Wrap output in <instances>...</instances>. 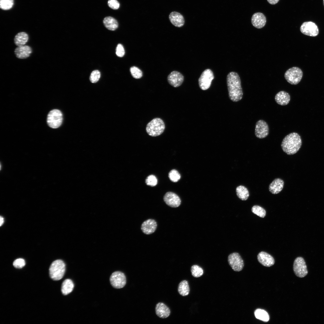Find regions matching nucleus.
<instances>
[{"mask_svg": "<svg viewBox=\"0 0 324 324\" xmlns=\"http://www.w3.org/2000/svg\"><path fill=\"white\" fill-rule=\"evenodd\" d=\"M226 81L230 99L235 102L241 100L243 93L238 74L234 72H230L227 75Z\"/></svg>", "mask_w": 324, "mask_h": 324, "instance_id": "1", "label": "nucleus"}, {"mask_svg": "<svg viewBox=\"0 0 324 324\" xmlns=\"http://www.w3.org/2000/svg\"><path fill=\"white\" fill-rule=\"evenodd\" d=\"M302 143L300 135L296 133H291L284 138L281 143V147L284 152L291 155L298 152L301 147Z\"/></svg>", "mask_w": 324, "mask_h": 324, "instance_id": "2", "label": "nucleus"}, {"mask_svg": "<svg viewBox=\"0 0 324 324\" xmlns=\"http://www.w3.org/2000/svg\"><path fill=\"white\" fill-rule=\"evenodd\" d=\"M165 129V125L163 121L160 118H156L147 124L146 130L149 135L155 137L162 134Z\"/></svg>", "mask_w": 324, "mask_h": 324, "instance_id": "3", "label": "nucleus"}, {"mask_svg": "<svg viewBox=\"0 0 324 324\" xmlns=\"http://www.w3.org/2000/svg\"><path fill=\"white\" fill-rule=\"evenodd\" d=\"M49 274L50 278L55 280L61 279L64 275L65 265L62 260H58L53 261L49 268Z\"/></svg>", "mask_w": 324, "mask_h": 324, "instance_id": "4", "label": "nucleus"}, {"mask_svg": "<svg viewBox=\"0 0 324 324\" xmlns=\"http://www.w3.org/2000/svg\"><path fill=\"white\" fill-rule=\"evenodd\" d=\"M302 76V70L299 68L296 67L288 69L284 74L286 80L290 84L294 85H297L300 82Z\"/></svg>", "mask_w": 324, "mask_h": 324, "instance_id": "5", "label": "nucleus"}, {"mask_svg": "<svg viewBox=\"0 0 324 324\" xmlns=\"http://www.w3.org/2000/svg\"><path fill=\"white\" fill-rule=\"evenodd\" d=\"M62 120V114L61 111L57 109H54L49 113L47 122L50 127L53 128H57L61 126Z\"/></svg>", "mask_w": 324, "mask_h": 324, "instance_id": "6", "label": "nucleus"}, {"mask_svg": "<svg viewBox=\"0 0 324 324\" xmlns=\"http://www.w3.org/2000/svg\"><path fill=\"white\" fill-rule=\"evenodd\" d=\"M214 78V76L212 70L209 69L205 70L199 79V84L200 88L203 90L208 89Z\"/></svg>", "mask_w": 324, "mask_h": 324, "instance_id": "7", "label": "nucleus"}, {"mask_svg": "<svg viewBox=\"0 0 324 324\" xmlns=\"http://www.w3.org/2000/svg\"><path fill=\"white\" fill-rule=\"evenodd\" d=\"M293 270L295 275L298 277L303 278L307 274L308 271L307 266L302 257H298L295 259L293 263Z\"/></svg>", "mask_w": 324, "mask_h": 324, "instance_id": "8", "label": "nucleus"}, {"mask_svg": "<svg viewBox=\"0 0 324 324\" xmlns=\"http://www.w3.org/2000/svg\"><path fill=\"white\" fill-rule=\"evenodd\" d=\"M110 280L111 285L114 288L120 289L125 286L126 283V277L123 272L116 271L110 276Z\"/></svg>", "mask_w": 324, "mask_h": 324, "instance_id": "9", "label": "nucleus"}, {"mask_svg": "<svg viewBox=\"0 0 324 324\" xmlns=\"http://www.w3.org/2000/svg\"><path fill=\"white\" fill-rule=\"evenodd\" d=\"M229 264L235 271H241L244 266L243 260L239 254L233 253L230 254L228 258Z\"/></svg>", "mask_w": 324, "mask_h": 324, "instance_id": "10", "label": "nucleus"}, {"mask_svg": "<svg viewBox=\"0 0 324 324\" xmlns=\"http://www.w3.org/2000/svg\"><path fill=\"white\" fill-rule=\"evenodd\" d=\"M300 30L303 34L312 37L317 36L319 32L317 26L311 21L303 22L300 27Z\"/></svg>", "mask_w": 324, "mask_h": 324, "instance_id": "11", "label": "nucleus"}, {"mask_svg": "<svg viewBox=\"0 0 324 324\" xmlns=\"http://www.w3.org/2000/svg\"><path fill=\"white\" fill-rule=\"evenodd\" d=\"M269 134V128L267 123L262 120H258L256 123L255 134L260 139L266 137Z\"/></svg>", "mask_w": 324, "mask_h": 324, "instance_id": "12", "label": "nucleus"}, {"mask_svg": "<svg viewBox=\"0 0 324 324\" xmlns=\"http://www.w3.org/2000/svg\"><path fill=\"white\" fill-rule=\"evenodd\" d=\"M164 200L167 205L172 208L178 207L181 203L179 197L175 193L170 192H167L165 194Z\"/></svg>", "mask_w": 324, "mask_h": 324, "instance_id": "13", "label": "nucleus"}, {"mask_svg": "<svg viewBox=\"0 0 324 324\" xmlns=\"http://www.w3.org/2000/svg\"><path fill=\"white\" fill-rule=\"evenodd\" d=\"M167 81L170 85L174 87L180 86L183 82L184 78L180 72L174 71L172 72L167 77Z\"/></svg>", "mask_w": 324, "mask_h": 324, "instance_id": "14", "label": "nucleus"}, {"mask_svg": "<svg viewBox=\"0 0 324 324\" xmlns=\"http://www.w3.org/2000/svg\"><path fill=\"white\" fill-rule=\"evenodd\" d=\"M157 224L156 221L153 219H148L143 222L141 229L144 234L149 235L156 230Z\"/></svg>", "mask_w": 324, "mask_h": 324, "instance_id": "15", "label": "nucleus"}, {"mask_svg": "<svg viewBox=\"0 0 324 324\" xmlns=\"http://www.w3.org/2000/svg\"><path fill=\"white\" fill-rule=\"evenodd\" d=\"M266 19L264 14L260 12L254 13L252 16L251 22L252 25L257 28H261L264 26Z\"/></svg>", "mask_w": 324, "mask_h": 324, "instance_id": "16", "label": "nucleus"}, {"mask_svg": "<svg viewBox=\"0 0 324 324\" xmlns=\"http://www.w3.org/2000/svg\"><path fill=\"white\" fill-rule=\"evenodd\" d=\"M257 258L259 262L265 266L269 267L274 264V260L273 257L265 252H260Z\"/></svg>", "mask_w": 324, "mask_h": 324, "instance_id": "17", "label": "nucleus"}, {"mask_svg": "<svg viewBox=\"0 0 324 324\" xmlns=\"http://www.w3.org/2000/svg\"><path fill=\"white\" fill-rule=\"evenodd\" d=\"M32 52L31 48L28 45L18 46L14 51L16 57L20 59H25L29 57Z\"/></svg>", "mask_w": 324, "mask_h": 324, "instance_id": "18", "label": "nucleus"}, {"mask_svg": "<svg viewBox=\"0 0 324 324\" xmlns=\"http://www.w3.org/2000/svg\"><path fill=\"white\" fill-rule=\"evenodd\" d=\"M155 310L156 314L162 318H166L168 317L170 314L169 308L162 302L158 303L156 304Z\"/></svg>", "mask_w": 324, "mask_h": 324, "instance_id": "19", "label": "nucleus"}, {"mask_svg": "<svg viewBox=\"0 0 324 324\" xmlns=\"http://www.w3.org/2000/svg\"><path fill=\"white\" fill-rule=\"evenodd\" d=\"M169 18L171 23L175 26L180 27L184 24V20L183 16L177 12H171L169 15Z\"/></svg>", "mask_w": 324, "mask_h": 324, "instance_id": "20", "label": "nucleus"}, {"mask_svg": "<svg viewBox=\"0 0 324 324\" xmlns=\"http://www.w3.org/2000/svg\"><path fill=\"white\" fill-rule=\"evenodd\" d=\"M284 185V181L280 178H276L270 184L269 190L270 192L272 194H278L282 190Z\"/></svg>", "mask_w": 324, "mask_h": 324, "instance_id": "21", "label": "nucleus"}, {"mask_svg": "<svg viewBox=\"0 0 324 324\" xmlns=\"http://www.w3.org/2000/svg\"><path fill=\"white\" fill-rule=\"evenodd\" d=\"M290 99V96L289 94L283 91L278 93L275 97V100L276 103L281 106H284L288 104Z\"/></svg>", "mask_w": 324, "mask_h": 324, "instance_id": "22", "label": "nucleus"}, {"mask_svg": "<svg viewBox=\"0 0 324 324\" xmlns=\"http://www.w3.org/2000/svg\"><path fill=\"white\" fill-rule=\"evenodd\" d=\"M28 40V34L24 32H20L17 34L14 38V42L18 46L24 45Z\"/></svg>", "mask_w": 324, "mask_h": 324, "instance_id": "23", "label": "nucleus"}, {"mask_svg": "<svg viewBox=\"0 0 324 324\" xmlns=\"http://www.w3.org/2000/svg\"><path fill=\"white\" fill-rule=\"evenodd\" d=\"M103 23L107 29L111 31L115 30L118 26L117 21L111 16L105 17L104 19Z\"/></svg>", "mask_w": 324, "mask_h": 324, "instance_id": "24", "label": "nucleus"}, {"mask_svg": "<svg viewBox=\"0 0 324 324\" xmlns=\"http://www.w3.org/2000/svg\"><path fill=\"white\" fill-rule=\"evenodd\" d=\"M74 285L73 281L68 279L63 282L61 287V291L64 295H66L71 292L74 288Z\"/></svg>", "mask_w": 324, "mask_h": 324, "instance_id": "25", "label": "nucleus"}, {"mask_svg": "<svg viewBox=\"0 0 324 324\" xmlns=\"http://www.w3.org/2000/svg\"><path fill=\"white\" fill-rule=\"evenodd\" d=\"M190 289L188 282L186 280H183L179 284L178 292L181 296H184L188 295Z\"/></svg>", "mask_w": 324, "mask_h": 324, "instance_id": "26", "label": "nucleus"}, {"mask_svg": "<svg viewBox=\"0 0 324 324\" xmlns=\"http://www.w3.org/2000/svg\"><path fill=\"white\" fill-rule=\"evenodd\" d=\"M236 191L238 197L242 200H246L249 195L248 189L242 185H240L237 187Z\"/></svg>", "mask_w": 324, "mask_h": 324, "instance_id": "27", "label": "nucleus"}, {"mask_svg": "<svg viewBox=\"0 0 324 324\" xmlns=\"http://www.w3.org/2000/svg\"><path fill=\"white\" fill-rule=\"evenodd\" d=\"M254 314L256 318L258 320L264 322H267L269 320V315L267 312L264 310L256 309L255 311Z\"/></svg>", "mask_w": 324, "mask_h": 324, "instance_id": "28", "label": "nucleus"}, {"mask_svg": "<svg viewBox=\"0 0 324 324\" xmlns=\"http://www.w3.org/2000/svg\"><path fill=\"white\" fill-rule=\"evenodd\" d=\"M192 275L195 278H199L202 275L203 271L202 269L199 266L194 265L192 266L190 269Z\"/></svg>", "mask_w": 324, "mask_h": 324, "instance_id": "29", "label": "nucleus"}, {"mask_svg": "<svg viewBox=\"0 0 324 324\" xmlns=\"http://www.w3.org/2000/svg\"><path fill=\"white\" fill-rule=\"evenodd\" d=\"M251 210L253 213L261 218H264L266 215L265 210L259 206H254L252 208Z\"/></svg>", "mask_w": 324, "mask_h": 324, "instance_id": "30", "label": "nucleus"}, {"mask_svg": "<svg viewBox=\"0 0 324 324\" xmlns=\"http://www.w3.org/2000/svg\"><path fill=\"white\" fill-rule=\"evenodd\" d=\"M130 71L132 76L136 79H139L142 76V71L136 66H132L130 68Z\"/></svg>", "mask_w": 324, "mask_h": 324, "instance_id": "31", "label": "nucleus"}, {"mask_svg": "<svg viewBox=\"0 0 324 324\" xmlns=\"http://www.w3.org/2000/svg\"><path fill=\"white\" fill-rule=\"evenodd\" d=\"M14 0H0V7L3 10H9L12 8Z\"/></svg>", "mask_w": 324, "mask_h": 324, "instance_id": "32", "label": "nucleus"}, {"mask_svg": "<svg viewBox=\"0 0 324 324\" xmlns=\"http://www.w3.org/2000/svg\"><path fill=\"white\" fill-rule=\"evenodd\" d=\"M169 177L172 182H177L180 178L181 176L178 172L176 170L173 169L171 170L169 173Z\"/></svg>", "mask_w": 324, "mask_h": 324, "instance_id": "33", "label": "nucleus"}, {"mask_svg": "<svg viewBox=\"0 0 324 324\" xmlns=\"http://www.w3.org/2000/svg\"><path fill=\"white\" fill-rule=\"evenodd\" d=\"M100 76V72L98 70H94L92 72L90 75V81L92 83H96L98 81Z\"/></svg>", "mask_w": 324, "mask_h": 324, "instance_id": "34", "label": "nucleus"}, {"mask_svg": "<svg viewBox=\"0 0 324 324\" xmlns=\"http://www.w3.org/2000/svg\"><path fill=\"white\" fill-rule=\"evenodd\" d=\"M158 180L156 177L153 175H150L148 176L146 180V183L148 185L152 187L156 185Z\"/></svg>", "mask_w": 324, "mask_h": 324, "instance_id": "35", "label": "nucleus"}, {"mask_svg": "<svg viewBox=\"0 0 324 324\" xmlns=\"http://www.w3.org/2000/svg\"><path fill=\"white\" fill-rule=\"evenodd\" d=\"M26 264L25 260L22 258L17 259L15 260L13 263L14 266L16 268H21L24 267Z\"/></svg>", "mask_w": 324, "mask_h": 324, "instance_id": "36", "label": "nucleus"}, {"mask_svg": "<svg viewBox=\"0 0 324 324\" xmlns=\"http://www.w3.org/2000/svg\"><path fill=\"white\" fill-rule=\"evenodd\" d=\"M116 54L117 56L120 57H123L125 54V50L122 45L118 44L116 48Z\"/></svg>", "mask_w": 324, "mask_h": 324, "instance_id": "37", "label": "nucleus"}, {"mask_svg": "<svg viewBox=\"0 0 324 324\" xmlns=\"http://www.w3.org/2000/svg\"><path fill=\"white\" fill-rule=\"evenodd\" d=\"M108 4L110 8L114 10L118 9L120 6L119 2L116 0H109Z\"/></svg>", "mask_w": 324, "mask_h": 324, "instance_id": "38", "label": "nucleus"}, {"mask_svg": "<svg viewBox=\"0 0 324 324\" xmlns=\"http://www.w3.org/2000/svg\"><path fill=\"white\" fill-rule=\"evenodd\" d=\"M267 1L270 4H277L279 0H267Z\"/></svg>", "mask_w": 324, "mask_h": 324, "instance_id": "39", "label": "nucleus"}, {"mask_svg": "<svg viewBox=\"0 0 324 324\" xmlns=\"http://www.w3.org/2000/svg\"><path fill=\"white\" fill-rule=\"evenodd\" d=\"M0 226H1L4 223V218L2 217L1 216H0Z\"/></svg>", "mask_w": 324, "mask_h": 324, "instance_id": "40", "label": "nucleus"}, {"mask_svg": "<svg viewBox=\"0 0 324 324\" xmlns=\"http://www.w3.org/2000/svg\"><path fill=\"white\" fill-rule=\"evenodd\" d=\"M323 4L324 6V0H323Z\"/></svg>", "mask_w": 324, "mask_h": 324, "instance_id": "41", "label": "nucleus"}]
</instances>
